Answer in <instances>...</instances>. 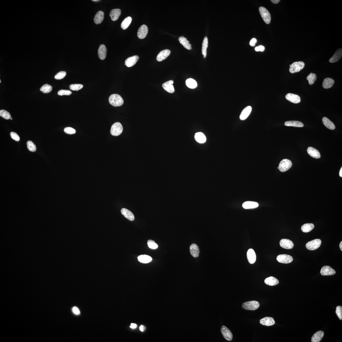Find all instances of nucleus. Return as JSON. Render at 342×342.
Segmentation results:
<instances>
[{"mask_svg": "<svg viewBox=\"0 0 342 342\" xmlns=\"http://www.w3.org/2000/svg\"><path fill=\"white\" fill-rule=\"evenodd\" d=\"M110 104L115 107L120 106L123 104L124 100L122 97L117 94H114L110 96L109 98Z\"/></svg>", "mask_w": 342, "mask_h": 342, "instance_id": "nucleus-1", "label": "nucleus"}, {"mask_svg": "<svg viewBox=\"0 0 342 342\" xmlns=\"http://www.w3.org/2000/svg\"><path fill=\"white\" fill-rule=\"evenodd\" d=\"M259 306L260 304L259 302L255 301L247 302L242 304V307L244 309L250 310H255L258 309Z\"/></svg>", "mask_w": 342, "mask_h": 342, "instance_id": "nucleus-2", "label": "nucleus"}, {"mask_svg": "<svg viewBox=\"0 0 342 342\" xmlns=\"http://www.w3.org/2000/svg\"><path fill=\"white\" fill-rule=\"evenodd\" d=\"M289 66V71L291 73L294 74L300 71L302 69H303L305 66V63L302 61L296 62Z\"/></svg>", "mask_w": 342, "mask_h": 342, "instance_id": "nucleus-3", "label": "nucleus"}, {"mask_svg": "<svg viewBox=\"0 0 342 342\" xmlns=\"http://www.w3.org/2000/svg\"><path fill=\"white\" fill-rule=\"evenodd\" d=\"M123 131V127L122 125L120 123L117 122L112 125L110 133L113 136H118L120 135Z\"/></svg>", "mask_w": 342, "mask_h": 342, "instance_id": "nucleus-4", "label": "nucleus"}, {"mask_svg": "<svg viewBox=\"0 0 342 342\" xmlns=\"http://www.w3.org/2000/svg\"><path fill=\"white\" fill-rule=\"evenodd\" d=\"M259 11L265 22L267 24H269L271 21V16L269 11L263 7H259Z\"/></svg>", "mask_w": 342, "mask_h": 342, "instance_id": "nucleus-5", "label": "nucleus"}, {"mask_svg": "<svg viewBox=\"0 0 342 342\" xmlns=\"http://www.w3.org/2000/svg\"><path fill=\"white\" fill-rule=\"evenodd\" d=\"M292 165L291 160L285 159L281 161L279 165V169L281 172H285L292 167Z\"/></svg>", "mask_w": 342, "mask_h": 342, "instance_id": "nucleus-6", "label": "nucleus"}, {"mask_svg": "<svg viewBox=\"0 0 342 342\" xmlns=\"http://www.w3.org/2000/svg\"><path fill=\"white\" fill-rule=\"evenodd\" d=\"M321 240L319 239H316L308 242L306 245V248L310 250H316L321 245Z\"/></svg>", "mask_w": 342, "mask_h": 342, "instance_id": "nucleus-7", "label": "nucleus"}, {"mask_svg": "<svg viewBox=\"0 0 342 342\" xmlns=\"http://www.w3.org/2000/svg\"><path fill=\"white\" fill-rule=\"evenodd\" d=\"M277 260L280 263L289 264L292 262L293 258L292 256L289 255L281 254L277 256Z\"/></svg>", "mask_w": 342, "mask_h": 342, "instance_id": "nucleus-8", "label": "nucleus"}, {"mask_svg": "<svg viewBox=\"0 0 342 342\" xmlns=\"http://www.w3.org/2000/svg\"><path fill=\"white\" fill-rule=\"evenodd\" d=\"M221 333L226 340L231 341L232 339L233 334L231 331L226 327L223 326L221 329Z\"/></svg>", "mask_w": 342, "mask_h": 342, "instance_id": "nucleus-9", "label": "nucleus"}, {"mask_svg": "<svg viewBox=\"0 0 342 342\" xmlns=\"http://www.w3.org/2000/svg\"><path fill=\"white\" fill-rule=\"evenodd\" d=\"M320 273L323 276H331L335 274L336 271L330 267L324 266L322 268Z\"/></svg>", "mask_w": 342, "mask_h": 342, "instance_id": "nucleus-10", "label": "nucleus"}, {"mask_svg": "<svg viewBox=\"0 0 342 342\" xmlns=\"http://www.w3.org/2000/svg\"><path fill=\"white\" fill-rule=\"evenodd\" d=\"M280 245L283 248L287 249H292L294 246V244L292 241L288 239H282L280 242Z\"/></svg>", "mask_w": 342, "mask_h": 342, "instance_id": "nucleus-11", "label": "nucleus"}, {"mask_svg": "<svg viewBox=\"0 0 342 342\" xmlns=\"http://www.w3.org/2000/svg\"><path fill=\"white\" fill-rule=\"evenodd\" d=\"M148 32V28L147 26L143 24L139 28L137 35L140 39H143L145 38Z\"/></svg>", "mask_w": 342, "mask_h": 342, "instance_id": "nucleus-12", "label": "nucleus"}, {"mask_svg": "<svg viewBox=\"0 0 342 342\" xmlns=\"http://www.w3.org/2000/svg\"><path fill=\"white\" fill-rule=\"evenodd\" d=\"M285 98L289 102L295 104L298 103L301 101L300 97L294 94L288 93L286 94Z\"/></svg>", "mask_w": 342, "mask_h": 342, "instance_id": "nucleus-13", "label": "nucleus"}, {"mask_svg": "<svg viewBox=\"0 0 342 342\" xmlns=\"http://www.w3.org/2000/svg\"><path fill=\"white\" fill-rule=\"evenodd\" d=\"M139 57L138 56H134L128 57L125 61V65L128 67H132L137 63Z\"/></svg>", "mask_w": 342, "mask_h": 342, "instance_id": "nucleus-14", "label": "nucleus"}, {"mask_svg": "<svg viewBox=\"0 0 342 342\" xmlns=\"http://www.w3.org/2000/svg\"><path fill=\"white\" fill-rule=\"evenodd\" d=\"M247 259L249 263L253 264L256 261V256L254 250L252 249H250L247 253Z\"/></svg>", "mask_w": 342, "mask_h": 342, "instance_id": "nucleus-15", "label": "nucleus"}, {"mask_svg": "<svg viewBox=\"0 0 342 342\" xmlns=\"http://www.w3.org/2000/svg\"><path fill=\"white\" fill-rule=\"evenodd\" d=\"M174 81L172 80H170L164 82L162 85V87L164 90L170 93H173L175 92L173 84Z\"/></svg>", "mask_w": 342, "mask_h": 342, "instance_id": "nucleus-16", "label": "nucleus"}, {"mask_svg": "<svg viewBox=\"0 0 342 342\" xmlns=\"http://www.w3.org/2000/svg\"><path fill=\"white\" fill-rule=\"evenodd\" d=\"M170 54V51L166 49L162 51L158 54L157 57V60L158 62H161L166 59Z\"/></svg>", "mask_w": 342, "mask_h": 342, "instance_id": "nucleus-17", "label": "nucleus"}, {"mask_svg": "<svg viewBox=\"0 0 342 342\" xmlns=\"http://www.w3.org/2000/svg\"><path fill=\"white\" fill-rule=\"evenodd\" d=\"M252 110V108L251 106H248L246 107L242 110L240 115V118L241 120H246L251 113Z\"/></svg>", "mask_w": 342, "mask_h": 342, "instance_id": "nucleus-18", "label": "nucleus"}, {"mask_svg": "<svg viewBox=\"0 0 342 342\" xmlns=\"http://www.w3.org/2000/svg\"><path fill=\"white\" fill-rule=\"evenodd\" d=\"M260 323L262 325L270 326L274 325L275 323V321L272 317H266L261 319Z\"/></svg>", "mask_w": 342, "mask_h": 342, "instance_id": "nucleus-19", "label": "nucleus"}, {"mask_svg": "<svg viewBox=\"0 0 342 342\" xmlns=\"http://www.w3.org/2000/svg\"><path fill=\"white\" fill-rule=\"evenodd\" d=\"M342 56V50L339 48L335 52L333 56L329 60V62L333 63L338 61L341 59Z\"/></svg>", "mask_w": 342, "mask_h": 342, "instance_id": "nucleus-20", "label": "nucleus"}, {"mask_svg": "<svg viewBox=\"0 0 342 342\" xmlns=\"http://www.w3.org/2000/svg\"><path fill=\"white\" fill-rule=\"evenodd\" d=\"M307 151L308 154L312 158L318 159L320 157V153L315 148L309 147L308 148Z\"/></svg>", "mask_w": 342, "mask_h": 342, "instance_id": "nucleus-21", "label": "nucleus"}, {"mask_svg": "<svg viewBox=\"0 0 342 342\" xmlns=\"http://www.w3.org/2000/svg\"><path fill=\"white\" fill-rule=\"evenodd\" d=\"M122 214L130 221H133L135 219L133 213L130 210L125 209H122L121 211Z\"/></svg>", "mask_w": 342, "mask_h": 342, "instance_id": "nucleus-22", "label": "nucleus"}, {"mask_svg": "<svg viewBox=\"0 0 342 342\" xmlns=\"http://www.w3.org/2000/svg\"><path fill=\"white\" fill-rule=\"evenodd\" d=\"M107 49L104 44L100 45L98 50V55L100 59L102 60L105 59L106 56Z\"/></svg>", "mask_w": 342, "mask_h": 342, "instance_id": "nucleus-23", "label": "nucleus"}, {"mask_svg": "<svg viewBox=\"0 0 342 342\" xmlns=\"http://www.w3.org/2000/svg\"><path fill=\"white\" fill-rule=\"evenodd\" d=\"M121 13V11L120 9H112L110 13V16L112 20L116 21L118 19Z\"/></svg>", "mask_w": 342, "mask_h": 342, "instance_id": "nucleus-24", "label": "nucleus"}, {"mask_svg": "<svg viewBox=\"0 0 342 342\" xmlns=\"http://www.w3.org/2000/svg\"><path fill=\"white\" fill-rule=\"evenodd\" d=\"M324 335V333L322 331H319L314 333L311 338L312 342H319L321 341Z\"/></svg>", "mask_w": 342, "mask_h": 342, "instance_id": "nucleus-25", "label": "nucleus"}, {"mask_svg": "<svg viewBox=\"0 0 342 342\" xmlns=\"http://www.w3.org/2000/svg\"><path fill=\"white\" fill-rule=\"evenodd\" d=\"M178 39L180 43L185 48L188 50L192 49L191 45L190 44V42L187 40V38L184 37V36H182L180 37Z\"/></svg>", "mask_w": 342, "mask_h": 342, "instance_id": "nucleus-26", "label": "nucleus"}, {"mask_svg": "<svg viewBox=\"0 0 342 342\" xmlns=\"http://www.w3.org/2000/svg\"><path fill=\"white\" fill-rule=\"evenodd\" d=\"M190 251L191 255L195 258L199 256L200 251L199 247L196 244H193L190 246Z\"/></svg>", "mask_w": 342, "mask_h": 342, "instance_id": "nucleus-27", "label": "nucleus"}, {"mask_svg": "<svg viewBox=\"0 0 342 342\" xmlns=\"http://www.w3.org/2000/svg\"><path fill=\"white\" fill-rule=\"evenodd\" d=\"M323 124L328 129L331 130H333L335 129V127L333 123L326 117H324L322 119Z\"/></svg>", "mask_w": 342, "mask_h": 342, "instance_id": "nucleus-28", "label": "nucleus"}, {"mask_svg": "<svg viewBox=\"0 0 342 342\" xmlns=\"http://www.w3.org/2000/svg\"><path fill=\"white\" fill-rule=\"evenodd\" d=\"M104 13L102 11L97 12L94 18V23L96 24H99L101 23L104 19Z\"/></svg>", "mask_w": 342, "mask_h": 342, "instance_id": "nucleus-29", "label": "nucleus"}, {"mask_svg": "<svg viewBox=\"0 0 342 342\" xmlns=\"http://www.w3.org/2000/svg\"><path fill=\"white\" fill-rule=\"evenodd\" d=\"M266 284L269 286H274L278 284L279 281L276 278L273 277H270L267 278L264 281Z\"/></svg>", "mask_w": 342, "mask_h": 342, "instance_id": "nucleus-30", "label": "nucleus"}, {"mask_svg": "<svg viewBox=\"0 0 342 342\" xmlns=\"http://www.w3.org/2000/svg\"><path fill=\"white\" fill-rule=\"evenodd\" d=\"M334 82V80L332 78H325L323 82L322 87L325 89H328L332 87Z\"/></svg>", "mask_w": 342, "mask_h": 342, "instance_id": "nucleus-31", "label": "nucleus"}, {"mask_svg": "<svg viewBox=\"0 0 342 342\" xmlns=\"http://www.w3.org/2000/svg\"><path fill=\"white\" fill-rule=\"evenodd\" d=\"M258 206V203L254 201H247L244 203L242 204L243 208L246 209L255 208Z\"/></svg>", "mask_w": 342, "mask_h": 342, "instance_id": "nucleus-32", "label": "nucleus"}, {"mask_svg": "<svg viewBox=\"0 0 342 342\" xmlns=\"http://www.w3.org/2000/svg\"><path fill=\"white\" fill-rule=\"evenodd\" d=\"M286 126L294 127H303L304 124L301 122L297 121H289L285 122V123Z\"/></svg>", "mask_w": 342, "mask_h": 342, "instance_id": "nucleus-33", "label": "nucleus"}, {"mask_svg": "<svg viewBox=\"0 0 342 342\" xmlns=\"http://www.w3.org/2000/svg\"><path fill=\"white\" fill-rule=\"evenodd\" d=\"M195 138L196 141L200 143H203L206 141V138L205 136L201 132L197 133L195 134Z\"/></svg>", "mask_w": 342, "mask_h": 342, "instance_id": "nucleus-34", "label": "nucleus"}, {"mask_svg": "<svg viewBox=\"0 0 342 342\" xmlns=\"http://www.w3.org/2000/svg\"><path fill=\"white\" fill-rule=\"evenodd\" d=\"M139 261L142 263H148L151 262L152 260V259L150 256L147 255H141L138 257Z\"/></svg>", "mask_w": 342, "mask_h": 342, "instance_id": "nucleus-35", "label": "nucleus"}, {"mask_svg": "<svg viewBox=\"0 0 342 342\" xmlns=\"http://www.w3.org/2000/svg\"><path fill=\"white\" fill-rule=\"evenodd\" d=\"M314 227V226L312 224H306L302 226L301 229L303 232L307 233L312 231Z\"/></svg>", "mask_w": 342, "mask_h": 342, "instance_id": "nucleus-36", "label": "nucleus"}, {"mask_svg": "<svg viewBox=\"0 0 342 342\" xmlns=\"http://www.w3.org/2000/svg\"><path fill=\"white\" fill-rule=\"evenodd\" d=\"M132 21V18L128 17L123 20L121 24V27L123 30H126L129 27Z\"/></svg>", "mask_w": 342, "mask_h": 342, "instance_id": "nucleus-37", "label": "nucleus"}, {"mask_svg": "<svg viewBox=\"0 0 342 342\" xmlns=\"http://www.w3.org/2000/svg\"><path fill=\"white\" fill-rule=\"evenodd\" d=\"M208 38L207 36L204 38L202 44V53L204 58H206L207 55V50L208 47Z\"/></svg>", "mask_w": 342, "mask_h": 342, "instance_id": "nucleus-38", "label": "nucleus"}, {"mask_svg": "<svg viewBox=\"0 0 342 342\" xmlns=\"http://www.w3.org/2000/svg\"><path fill=\"white\" fill-rule=\"evenodd\" d=\"M187 86L191 89H193L197 87V84L196 81L192 78H189L186 81Z\"/></svg>", "mask_w": 342, "mask_h": 342, "instance_id": "nucleus-39", "label": "nucleus"}, {"mask_svg": "<svg viewBox=\"0 0 342 342\" xmlns=\"http://www.w3.org/2000/svg\"><path fill=\"white\" fill-rule=\"evenodd\" d=\"M52 90V87L51 85L48 84H45L43 85L41 88L40 90L44 94L50 93Z\"/></svg>", "mask_w": 342, "mask_h": 342, "instance_id": "nucleus-40", "label": "nucleus"}, {"mask_svg": "<svg viewBox=\"0 0 342 342\" xmlns=\"http://www.w3.org/2000/svg\"><path fill=\"white\" fill-rule=\"evenodd\" d=\"M316 74L313 73H310L307 77V80L309 81V84L310 85L313 84L316 81Z\"/></svg>", "mask_w": 342, "mask_h": 342, "instance_id": "nucleus-41", "label": "nucleus"}, {"mask_svg": "<svg viewBox=\"0 0 342 342\" xmlns=\"http://www.w3.org/2000/svg\"><path fill=\"white\" fill-rule=\"evenodd\" d=\"M0 116L3 118L9 120L11 117V116L9 112L5 110H1L0 111Z\"/></svg>", "mask_w": 342, "mask_h": 342, "instance_id": "nucleus-42", "label": "nucleus"}, {"mask_svg": "<svg viewBox=\"0 0 342 342\" xmlns=\"http://www.w3.org/2000/svg\"><path fill=\"white\" fill-rule=\"evenodd\" d=\"M27 147L28 150L32 152H35L36 148L35 145L32 141H28L27 143Z\"/></svg>", "mask_w": 342, "mask_h": 342, "instance_id": "nucleus-43", "label": "nucleus"}, {"mask_svg": "<svg viewBox=\"0 0 342 342\" xmlns=\"http://www.w3.org/2000/svg\"><path fill=\"white\" fill-rule=\"evenodd\" d=\"M83 87V85L81 84H73L70 85L69 88L72 90L78 91L82 89Z\"/></svg>", "mask_w": 342, "mask_h": 342, "instance_id": "nucleus-44", "label": "nucleus"}, {"mask_svg": "<svg viewBox=\"0 0 342 342\" xmlns=\"http://www.w3.org/2000/svg\"><path fill=\"white\" fill-rule=\"evenodd\" d=\"M66 75V72L65 71H61L57 73L55 76V78L57 80H61L65 77Z\"/></svg>", "mask_w": 342, "mask_h": 342, "instance_id": "nucleus-45", "label": "nucleus"}, {"mask_svg": "<svg viewBox=\"0 0 342 342\" xmlns=\"http://www.w3.org/2000/svg\"><path fill=\"white\" fill-rule=\"evenodd\" d=\"M147 245L149 248L152 249H156L158 248V244L154 241L149 240L148 241Z\"/></svg>", "mask_w": 342, "mask_h": 342, "instance_id": "nucleus-46", "label": "nucleus"}, {"mask_svg": "<svg viewBox=\"0 0 342 342\" xmlns=\"http://www.w3.org/2000/svg\"><path fill=\"white\" fill-rule=\"evenodd\" d=\"M72 93L69 90H61L58 92V94L60 96H69L71 95Z\"/></svg>", "mask_w": 342, "mask_h": 342, "instance_id": "nucleus-47", "label": "nucleus"}, {"mask_svg": "<svg viewBox=\"0 0 342 342\" xmlns=\"http://www.w3.org/2000/svg\"><path fill=\"white\" fill-rule=\"evenodd\" d=\"M336 313L337 314L340 320L342 319V307L341 306H337L336 310Z\"/></svg>", "mask_w": 342, "mask_h": 342, "instance_id": "nucleus-48", "label": "nucleus"}, {"mask_svg": "<svg viewBox=\"0 0 342 342\" xmlns=\"http://www.w3.org/2000/svg\"><path fill=\"white\" fill-rule=\"evenodd\" d=\"M64 132L69 134H74L76 133L75 130L71 127H66L64 129Z\"/></svg>", "mask_w": 342, "mask_h": 342, "instance_id": "nucleus-49", "label": "nucleus"}, {"mask_svg": "<svg viewBox=\"0 0 342 342\" xmlns=\"http://www.w3.org/2000/svg\"><path fill=\"white\" fill-rule=\"evenodd\" d=\"M10 136L12 139L15 140L17 141H19L20 140V136L18 135V134L14 132H11L10 133Z\"/></svg>", "mask_w": 342, "mask_h": 342, "instance_id": "nucleus-50", "label": "nucleus"}, {"mask_svg": "<svg viewBox=\"0 0 342 342\" xmlns=\"http://www.w3.org/2000/svg\"><path fill=\"white\" fill-rule=\"evenodd\" d=\"M255 50L256 51L263 52L265 50V47L263 46L259 45V46L255 47Z\"/></svg>", "mask_w": 342, "mask_h": 342, "instance_id": "nucleus-51", "label": "nucleus"}, {"mask_svg": "<svg viewBox=\"0 0 342 342\" xmlns=\"http://www.w3.org/2000/svg\"><path fill=\"white\" fill-rule=\"evenodd\" d=\"M257 42V40L255 38H253L252 39L250 42V44L252 46H254L255 45L256 43Z\"/></svg>", "mask_w": 342, "mask_h": 342, "instance_id": "nucleus-52", "label": "nucleus"}, {"mask_svg": "<svg viewBox=\"0 0 342 342\" xmlns=\"http://www.w3.org/2000/svg\"><path fill=\"white\" fill-rule=\"evenodd\" d=\"M73 312L76 314H78L80 313V311L78 308L76 307H73Z\"/></svg>", "mask_w": 342, "mask_h": 342, "instance_id": "nucleus-53", "label": "nucleus"}, {"mask_svg": "<svg viewBox=\"0 0 342 342\" xmlns=\"http://www.w3.org/2000/svg\"><path fill=\"white\" fill-rule=\"evenodd\" d=\"M137 325L136 324L133 323L131 324V325L130 326V327L131 328H132L133 329H135L136 328H137Z\"/></svg>", "mask_w": 342, "mask_h": 342, "instance_id": "nucleus-54", "label": "nucleus"}, {"mask_svg": "<svg viewBox=\"0 0 342 342\" xmlns=\"http://www.w3.org/2000/svg\"><path fill=\"white\" fill-rule=\"evenodd\" d=\"M145 329V328L144 326L141 325L139 327V329L140 331L142 332L144 331Z\"/></svg>", "mask_w": 342, "mask_h": 342, "instance_id": "nucleus-55", "label": "nucleus"}, {"mask_svg": "<svg viewBox=\"0 0 342 342\" xmlns=\"http://www.w3.org/2000/svg\"><path fill=\"white\" fill-rule=\"evenodd\" d=\"M271 1L274 4H277L280 1V0H271Z\"/></svg>", "mask_w": 342, "mask_h": 342, "instance_id": "nucleus-56", "label": "nucleus"}, {"mask_svg": "<svg viewBox=\"0 0 342 342\" xmlns=\"http://www.w3.org/2000/svg\"><path fill=\"white\" fill-rule=\"evenodd\" d=\"M339 175L340 177H342V167L341 168V169L340 171Z\"/></svg>", "mask_w": 342, "mask_h": 342, "instance_id": "nucleus-57", "label": "nucleus"}, {"mask_svg": "<svg viewBox=\"0 0 342 342\" xmlns=\"http://www.w3.org/2000/svg\"><path fill=\"white\" fill-rule=\"evenodd\" d=\"M342 242H341L340 243L339 246H340V249L341 250V251H342Z\"/></svg>", "mask_w": 342, "mask_h": 342, "instance_id": "nucleus-58", "label": "nucleus"}, {"mask_svg": "<svg viewBox=\"0 0 342 342\" xmlns=\"http://www.w3.org/2000/svg\"><path fill=\"white\" fill-rule=\"evenodd\" d=\"M92 1L94 2H96L98 1H98V0H93V1Z\"/></svg>", "mask_w": 342, "mask_h": 342, "instance_id": "nucleus-59", "label": "nucleus"}, {"mask_svg": "<svg viewBox=\"0 0 342 342\" xmlns=\"http://www.w3.org/2000/svg\"><path fill=\"white\" fill-rule=\"evenodd\" d=\"M10 119L11 120H13V118H12V117H11L10 118Z\"/></svg>", "mask_w": 342, "mask_h": 342, "instance_id": "nucleus-60", "label": "nucleus"}, {"mask_svg": "<svg viewBox=\"0 0 342 342\" xmlns=\"http://www.w3.org/2000/svg\"><path fill=\"white\" fill-rule=\"evenodd\" d=\"M0 83H1V80H0Z\"/></svg>", "mask_w": 342, "mask_h": 342, "instance_id": "nucleus-61", "label": "nucleus"}]
</instances>
